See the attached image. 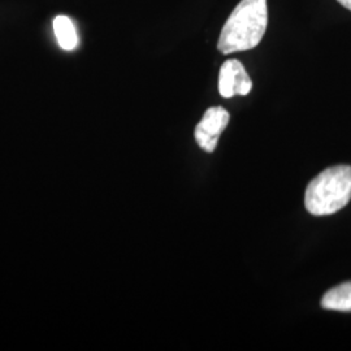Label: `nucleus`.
<instances>
[{"label":"nucleus","mask_w":351,"mask_h":351,"mask_svg":"<svg viewBox=\"0 0 351 351\" xmlns=\"http://www.w3.org/2000/svg\"><path fill=\"white\" fill-rule=\"evenodd\" d=\"M267 25V0H241L223 26L217 50L224 55L252 50L262 42Z\"/></svg>","instance_id":"obj_1"},{"label":"nucleus","mask_w":351,"mask_h":351,"mask_svg":"<svg viewBox=\"0 0 351 351\" xmlns=\"http://www.w3.org/2000/svg\"><path fill=\"white\" fill-rule=\"evenodd\" d=\"M230 114L223 107H211L203 114L201 123L195 128V141L207 152L216 149L217 141L229 124Z\"/></svg>","instance_id":"obj_3"},{"label":"nucleus","mask_w":351,"mask_h":351,"mask_svg":"<svg viewBox=\"0 0 351 351\" xmlns=\"http://www.w3.org/2000/svg\"><path fill=\"white\" fill-rule=\"evenodd\" d=\"M350 201V165H336L323 171L308 184L304 197L307 211L315 216L336 213Z\"/></svg>","instance_id":"obj_2"},{"label":"nucleus","mask_w":351,"mask_h":351,"mask_svg":"<svg viewBox=\"0 0 351 351\" xmlns=\"http://www.w3.org/2000/svg\"><path fill=\"white\" fill-rule=\"evenodd\" d=\"M322 307L332 311H351V282L341 284L326 291L322 300Z\"/></svg>","instance_id":"obj_5"},{"label":"nucleus","mask_w":351,"mask_h":351,"mask_svg":"<svg viewBox=\"0 0 351 351\" xmlns=\"http://www.w3.org/2000/svg\"><path fill=\"white\" fill-rule=\"evenodd\" d=\"M252 88L251 78L239 60H226L219 72V93L223 98L247 95Z\"/></svg>","instance_id":"obj_4"},{"label":"nucleus","mask_w":351,"mask_h":351,"mask_svg":"<svg viewBox=\"0 0 351 351\" xmlns=\"http://www.w3.org/2000/svg\"><path fill=\"white\" fill-rule=\"evenodd\" d=\"M339 4H342L345 8H348L349 11H351V0H337Z\"/></svg>","instance_id":"obj_7"},{"label":"nucleus","mask_w":351,"mask_h":351,"mask_svg":"<svg viewBox=\"0 0 351 351\" xmlns=\"http://www.w3.org/2000/svg\"><path fill=\"white\" fill-rule=\"evenodd\" d=\"M55 36L59 46L65 51H73L78 45V37L72 20L66 16H58L53 20Z\"/></svg>","instance_id":"obj_6"}]
</instances>
